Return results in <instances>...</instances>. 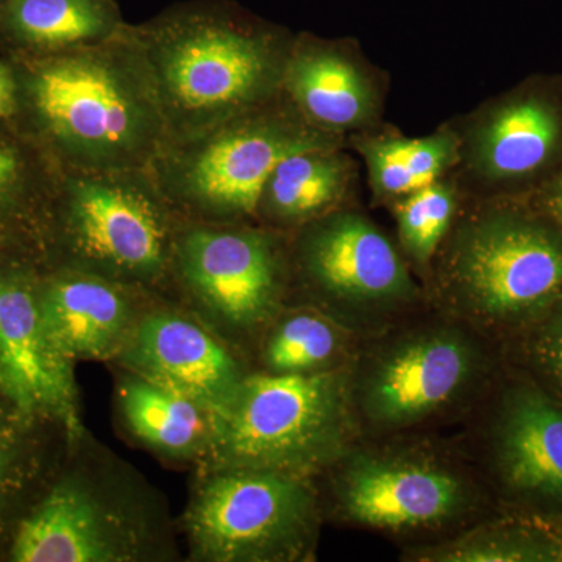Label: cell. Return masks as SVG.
I'll use <instances>...</instances> for the list:
<instances>
[{
	"instance_id": "6da1fadb",
	"label": "cell",
	"mask_w": 562,
	"mask_h": 562,
	"mask_svg": "<svg viewBox=\"0 0 562 562\" xmlns=\"http://www.w3.org/2000/svg\"><path fill=\"white\" fill-rule=\"evenodd\" d=\"M202 457L210 472L250 469L306 476L331 464L350 441V391L338 371L244 376L211 414Z\"/></svg>"
},
{
	"instance_id": "7a4b0ae2",
	"label": "cell",
	"mask_w": 562,
	"mask_h": 562,
	"mask_svg": "<svg viewBox=\"0 0 562 562\" xmlns=\"http://www.w3.org/2000/svg\"><path fill=\"white\" fill-rule=\"evenodd\" d=\"M452 301L475 321L505 324L562 301V228L528 203L461 231L449 265Z\"/></svg>"
},
{
	"instance_id": "3957f363",
	"label": "cell",
	"mask_w": 562,
	"mask_h": 562,
	"mask_svg": "<svg viewBox=\"0 0 562 562\" xmlns=\"http://www.w3.org/2000/svg\"><path fill=\"white\" fill-rule=\"evenodd\" d=\"M187 528L201 560H299L316 532V497L305 476L250 469L213 471L192 498Z\"/></svg>"
},
{
	"instance_id": "277c9868",
	"label": "cell",
	"mask_w": 562,
	"mask_h": 562,
	"mask_svg": "<svg viewBox=\"0 0 562 562\" xmlns=\"http://www.w3.org/2000/svg\"><path fill=\"white\" fill-rule=\"evenodd\" d=\"M482 353L457 327L409 333L379 351L358 384V406L383 430L409 427L461 397L479 376Z\"/></svg>"
},
{
	"instance_id": "5b68a950",
	"label": "cell",
	"mask_w": 562,
	"mask_h": 562,
	"mask_svg": "<svg viewBox=\"0 0 562 562\" xmlns=\"http://www.w3.org/2000/svg\"><path fill=\"white\" fill-rule=\"evenodd\" d=\"M336 495L347 519L379 530L441 527L472 505L457 472L406 454H355L339 473Z\"/></svg>"
},
{
	"instance_id": "8992f818",
	"label": "cell",
	"mask_w": 562,
	"mask_h": 562,
	"mask_svg": "<svg viewBox=\"0 0 562 562\" xmlns=\"http://www.w3.org/2000/svg\"><path fill=\"white\" fill-rule=\"evenodd\" d=\"M473 165L490 187L528 199L562 169V79L525 81L484 114Z\"/></svg>"
},
{
	"instance_id": "52a82bcc",
	"label": "cell",
	"mask_w": 562,
	"mask_h": 562,
	"mask_svg": "<svg viewBox=\"0 0 562 562\" xmlns=\"http://www.w3.org/2000/svg\"><path fill=\"white\" fill-rule=\"evenodd\" d=\"M306 269L349 317H376L416 297V284L390 239L360 214L321 225L306 246Z\"/></svg>"
},
{
	"instance_id": "ba28073f",
	"label": "cell",
	"mask_w": 562,
	"mask_h": 562,
	"mask_svg": "<svg viewBox=\"0 0 562 562\" xmlns=\"http://www.w3.org/2000/svg\"><path fill=\"white\" fill-rule=\"evenodd\" d=\"M139 532L79 475L55 484L18 527L16 562H117L139 557Z\"/></svg>"
},
{
	"instance_id": "9c48e42d",
	"label": "cell",
	"mask_w": 562,
	"mask_h": 562,
	"mask_svg": "<svg viewBox=\"0 0 562 562\" xmlns=\"http://www.w3.org/2000/svg\"><path fill=\"white\" fill-rule=\"evenodd\" d=\"M0 392L22 416L57 417L79 435L70 361L44 330L38 299L9 280H0Z\"/></svg>"
},
{
	"instance_id": "30bf717a",
	"label": "cell",
	"mask_w": 562,
	"mask_h": 562,
	"mask_svg": "<svg viewBox=\"0 0 562 562\" xmlns=\"http://www.w3.org/2000/svg\"><path fill=\"white\" fill-rule=\"evenodd\" d=\"M122 355L135 373L187 395L211 414L232 401L246 376L210 333L173 313H155L138 322Z\"/></svg>"
},
{
	"instance_id": "8fae6325",
	"label": "cell",
	"mask_w": 562,
	"mask_h": 562,
	"mask_svg": "<svg viewBox=\"0 0 562 562\" xmlns=\"http://www.w3.org/2000/svg\"><path fill=\"white\" fill-rule=\"evenodd\" d=\"M181 258L192 290L221 321L254 328L272 316L279 273L261 236L198 231L183 243Z\"/></svg>"
},
{
	"instance_id": "7c38bea8",
	"label": "cell",
	"mask_w": 562,
	"mask_h": 562,
	"mask_svg": "<svg viewBox=\"0 0 562 562\" xmlns=\"http://www.w3.org/2000/svg\"><path fill=\"white\" fill-rule=\"evenodd\" d=\"M35 99L52 128L88 150L127 146L139 127V110L116 74L101 63L68 60L40 74Z\"/></svg>"
},
{
	"instance_id": "4fadbf2b",
	"label": "cell",
	"mask_w": 562,
	"mask_h": 562,
	"mask_svg": "<svg viewBox=\"0 0 562 562\" xmlns=\"http://www.w3.org/2000/svg\"><path fill=\"white\" fill-rule=\"evenodd\" d=\"M260 43L238 33H191L173 44L165 77L173 98L190 110H220L249 99L268 74Z\"/></svg>"
},
{
	"instance_id": "5bb4252c",
	"label": "cell",
	"mask_w": 562,
	"mask_h": 562,
	"mask_svg": "<svg viewBox=\"0 0 562 562\" xmlns=\"http://www.w3.org/2000/svg\"><path fill=\"white\" fill-rule=\"evenodd\" d=\"M74 236L80 249L121 271L154 273L165 260V233L149 202L122 188L83 183L74 194Z\"/></svg>"
},
{
	"instance_id": "9a60e30c",
	"label": "cell",
	"mask_w": 562,
	"mask_h": 562,
	"mask_svg": "<svg viewBox=\"0 0 562 562\" xmlns=\"http://www.w3.org/2000/svg\"><path fill=\"white\" fill-rule=\"evenodd\" d=\"M498 471L513 491L562 505V408L531 387L508 395L495 431Z\"/></svg>"
},
{
	"instance_id": "2e32d148",
	"label": "cell",
	"mask_w": 562,
	"mask_h": 562,
	"mask_svg": "<svg viewBox=\"0 0 562 562\" xmlns=\"http://www.w3.org/2000/svg\"><path fill=\"white\" fill-rule=\"evenodd\" d=\"M316 149V140L272 127L228 133L210 144L195 161L192 187L211 205L250 213L281 160Z\"/></svg>"
},
{
	"instance_id": "e0dca14e",
	"label": "cell",
	"mask_w": 562,
	"mask_h": 562,
	"mask_svg": "<svg viewBox=\"0 0 562 562\" xmlns=\"http://www.w3.org/2000/svg\"><path fill=\"white\" fill-rule=\"evenodd\" d=\"M38 303L44 330L68 361L111 357L124 349L131 336V306L121 292L103 281H55Z\"/></svg>"
},
{
	"instance_id": "ac0fdd59",
	"label": "cell",
	"mask_w": 562,
	"mask_h": 562,
	"mask_svg": "<svg viewBox=\"0 0 562 562\" xmlns=\"http://www.w3.org/2000/svg\"><path fill=\"white\" fill-rule=\"evenodd\" d=\"M120 402L125 424L150 449L176 458L205 453L213 419L198 402L138 373L122 380Z\"/></svg>"
},
{
	"instance_id": "d6986e66",
	"label": "cell",
	"mask_w": 562,
	"mask_h": 562,
	"mask_svg": "<svg viewBox=\"0 0 562 562\" xmlns=\"http://www.w3.org/2000/svg\"><path fill=\"white\" fill-rule=\"evenodd\" d=\"M290 83L306 113L328 127H353L371 116L368 81L338 55H305L292 66Z\"/></svg>"
},
{
	"instance_id": "ffe728a7",
	"label": "cell",
	"mask_w": 562,
	"mask_h": 562,
	"mask_svg": "<svg viewBox=\"0 0 562 562\" xmlns=\"http://www.w3.org/2000/svg\"><path fill=\"white\" fill-rule=\"evenodd\" d=\"M373 188L383 195H409L427 187L457 160V140L447 133L428 138L376 139L364 147Z\"/></svg>"
},
{
	"instance_id": "44dd1931",
	"label": "cell",
	"mask_w": 562,
	"mask_h": 562,
	"mask_svg": "<svg viewBox=\"0 0 562 562\" xmlns=\"http://www.w3.org/2000/svg\"><path fill=\"white\" fill-rule=\"evenodd\" d=\"M342 183L341 162L306 150L281 160L266 190L281 216L305 217L330 205Z\"/></svg>"
},
{
	"instance_id": "7402d4cb",
	"label": "cell",
	"mask_w": 562,
	"mask_h": 562,
	"mask_svg": "<svg viewBox=\"0 0 562 562\" xmlns=\"http://www.w3.org/2000/svg\"><path fill=\"white\" fill-rule=\"evenodd\" d=\"M339 335L330 322L297 314L281 322L266 347L271 373L319 372L338 353Z\"/></svg>"
},
{
	"instance_id": "603a6c76",
	"label": "cell",
	"mask_w": 562,
	"mask_h": 562,
	"mask_svg": "<svg viewBox=\"0 0 562 562\" xmlns=\"http://www.w3.org/2000/svg\"><path fill=\"white\" fill-rule=\"evenodd\" d=\"M13 20L22 35L41 44H72L102 31L90 0H14Z\"/></svg>"
},
{
	"instance_id": "cb8c5ba5",
	"label": "cell",
	"mask_w": 562,
	"mask_h": 562,
	"mask_svg": "<svg viewBox=\"0 0 562 562\" xmlns=\"http://www.w3.org/2000/svg\"><path fill=\"white\" fill-rule=\"evenodd\" d=\"M453 211V191L436 181L412 192L398 206L403 246L414 260L420 265L431 260L449 228Z\"/></svg>"
},
{
	"instance_id": "d4e9b609",
	"label": "cell",
	"mask_w": 562,
	"mask_h": 562,
	"mask_svg": "<svg viewBox=\"0 0 562 562\" xmlns=\"http://www.w3.org/2000/svg\"><path fill=\"white\" fill-rule=\"evenodd\" d=\"M427 560L450 562H514L562 560L560 546L536 541L512 531H476L428 554Z\"/></svg>"
},
{
	"instance_id": "484cf974",
	"label": "cell",
	"mask_w": 562,
	"mask_h": 562,
	"mask_svg": "<svg viewBox=\"0 0 562 562\" xmlns=\"http://www.w3.org/2000/svg\"><path fill=\"white\" fill-rule=\"evenodd\" d=\"M552 319L543 325L536 339V355L546 371L562 387V301Z\"/></svg>"
},
{
	"instance_id": "4316f807",
	"label": "cell",
	"mask_w": 562,
	"mask_h": 562,
	"mask_svg": "<svg viewBox=\"0 0 562 562\" xmlns=\"http://www.w3.org/2000/svg\"><path fill=\"white\" fill-rule=\"evenodd\" d=\"M13 425L0 413V516L16 482L18 439Z\"/></svg>"
},
{
	"instance_id": "83f0119b",
	"label": "cell",
	"mask_w": 562,
	"mask_h": 562,
	"mask_svg": "<svg viewBox=\"0 0 562 562\" xmlns=\"http://www.w3.org/2000/svg\"><path fill=\"white\" fill-rule=\"evenodd\" d=\"M525 202L562 228V169L541 190L525 199Z\"/></svg>"
},
{
	"instance_id": "f1b7e54d",
	"label": "cell",
	"mask_w": 562,
	"mask_h": 562,
	"mask_svg": "<svg viewBox=\"0 0 562 562\" xmlns=\"http://www.w3.org/2000/svg\"><path fill=\"white\" fill-rule=\"evenodd\" d=\"M14 85L10 74L0 66V117L7 116L13 110Z\"/></svg>"
},
{
	"instance_id": "f546056e",
	"label": "cell",
	"mask_w": 562,
	"mask_h": 562,
	"mask_svg": "<svg viewBox=\"0 0 562 562\" xmlns=\"http://www.w3.org/2000/svg\"><path fill=\"white\" fill-rule=\"evenodd\" d=\"M18 172V161L9 150L0 149V190L11 183Z\"/></svg>"
}]
</instances>
